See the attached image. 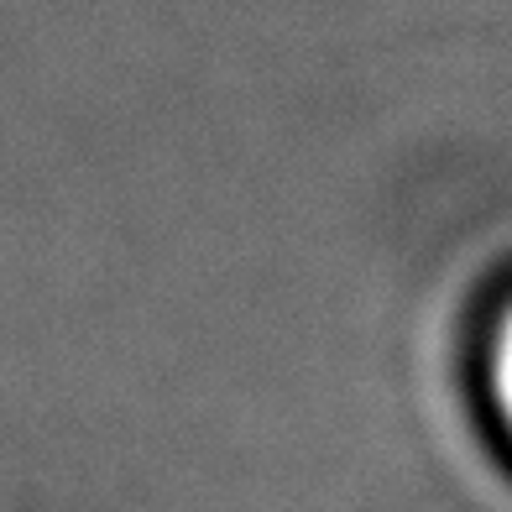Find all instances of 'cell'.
Wrapping results in <instances>:
<instances>
[{"label": "cell", "instance_id": "obj_1", "mask_svg": "<svg viewBox=\"0 0 512 512\" xmlns=\"http://www.w3.org/2000/svg\"><path fill=\"white\" fill-rule=\"evenodd\" d=\"M476 371H481V398L492 408V424L512 450V288L486 314V330L476 345Z\"/></svg>", "mask_w": 512, "mask_h": 512}]
</instances>
